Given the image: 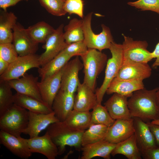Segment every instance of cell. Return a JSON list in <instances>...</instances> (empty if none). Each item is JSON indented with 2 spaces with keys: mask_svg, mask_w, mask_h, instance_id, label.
<instances>
[{
  "mask_svg": "<svg viewBox=\"0 0 159 159\" xmlns=\"http://www.w3.org/2000/svg\"><path fill=\"white\" fill-rule=\"evenodd\" d=\"M157 87L148 90L145 89L134 92L127 100L128 106L132 117H138L147 122L159 118L157 105Z\"/></svg>",
  "mask_w": 159,
  "mask_h": 159,
  "instance_id": "cell-1",
  "label": "cell"
},
{
  "mask_svg": "<svg viewBox=\"0 0 159 159\" xmlns=\"http://www.w3.org/2000/svg\"><path fill=\"white\" fill-rule=\"evenodd\" d=\"M46 129L58 148L59 155L64 153L66 146L77 148L82 147V138L85 130L74 129L68 126L64 121H60L51 124Z\"/></svg>",
  "mask_w": 159,
  "mask_h": 159,
  "instance_id": "cell-2",
  "label": "cell"
},
{
  "mask_svg": "<svg viewBox=\"0 0 159 159\" xmlns=\"http://www.w3.org/2000/svg\"><path fill=\"white\" fill-rule=\"evenodd\" d=\"M81 57L84 69L83 83L95 92L97 78L106 65L107 56L96 49L88 48L87 53Z\"/></svg>",
  "mask_w": 159,
  "mask_h": 159,
  "instance_id": "cell-3",
  "label": "cell"
},
{
  "mask_svg": "<svg viewBox=\"0 0 159 159\" xmlns=\"http://www.w3.org/2000/svg\"><path fill=\"white\" fill-rule=\"evenodd\" d=\"M28 121L29 111L14 103L0 117V130L19 137L26 128Z\"/></svg>",
  "mask_w": 159,
  "mask_h": 159,
  "instance_id": "cell-4",
  "label": "cell"
},
{
  "mask_svg": "<svg viewBox=\"0 0 159 159\" xmlns=\"http://www.w3.org/2000/svg\"><path fill=\"white\" fill-rule=\"evenodd\" d=\"M92 12L88 13L83 19L82 28L83 41L88 48L102 51L109 49L113 39L109 28L104 24L101 25L102 31L99 34H95L91 27Z\"/></svg>",
  "mask_w": 159,
  "mask_h": 159,
  "instance_id": "cell-5",
  "label": "cell"
},
{
  "mask_svg": "<svg viewBox=\"0 0 159 159\" xmlns=\"http://www.w3.org/2000/svg\"><path fill=\"white\" fill-rule=\"evenodd\" d=\"M109 49L112 57L107 60L104 81L101 86L95 90L97 104H101L107 88L112 80L117 76L123 61L122 44L113 42Z\"/></svg>",
  "mask_w": 159,
  "mask_h": 159,
  "instance_id": "cell-6",
  "label": "cell"
},
{
  "mask_svg": "<svg viewBox=\"0 0 159 159\" xmlns=\"http://www.w3.org/2000/svg\"><path fill=\"white\" fill-rule=\"evenodd\" d=\"M39 55L36 54L19 56L1 75L0 80L9 81L19 78L31 69L41 67Z\"/></svg>",
  "mask_w": 159,
  "mask_h": 159,
  "instance_id": "cell-7",
  "label": "cell"
},
{
  "mask_svg": "<svg viewBox=\"0 0 159 159\" xmlns=\"http://www.w3.org/2000/svg\"><path fill=\"white\" fill-rule=\"evenodd\" d=\"M124 40L122 45L123 59L148 63L153 57L152 52L147 49L148 46L145 41H135L123 35Z\"/></svg>",
  "mask_w": 159,
  "mask_h": 159,
  "instance_id": "cell-8",
  "label": "cell"
},
{
  "mask_svg": "<svg viewBox=\"0 0 159 159\" xmlns=\"http://www.w3.org/2000/svg\"><path fill=\"white\" fill-rule=\"evenodd\" d=\"M64 25L61 24L48 38L42 48L44 52L39 55L41 67L63 51L67 45L64 36Z\"/></svg>",
  "mask_w": 159,
  "mask_h": 159,
  "instance_id": "cell-9",
  "label": "cell"
},
{
  "mask_svg": "<svg viewBox=\"0 0 159 159\" xmlns=\"http://www.w3.org/2000/svg\"><path fill=\"white\" fill-rule=\"evenodd\" d=\"M13 30L12 42L19 56L35 54L39 43L32 39L26 29L17 22Z\"/></svg>",
  "mask_w": 159,
  "mask_h": 159,
  "instance_id": "cell-10",
  "label": "cell"
},
{
  "mask_svg": "<svg viewBox=\"0 0 159 159\" xmlns=\"http://www.w3.org/2000/svg\"><path fill=\"white\" fill-rule=\"evenodd\" d=\"M32 153L42 154L48 159H55L59 155L58 148L47 132L43 136L25 139L20 137Z\"/></svg>",
  "mask_w": 159,
  "mask_h": 159,
  "instance_id": "cell-11",
  "label": "cell"
},
{
  "mask_svg": "<svg viewBox=\"0 0 159 159\" xmlns=\"http://www.w3.org/2000/svg\"><path fill=\"white\" fill-rule=\"evenodd\" d=\"M83 67V63L78 56L68 62L64 67L60 89L71 94H74L80 82L78 73Z\"/></svg>",
  "mask_w": 159,
  "mask_h": 159,
  "instance_id": "cell-12",
  "label": "cell"
},
{
  "mask_svg": "<svg viewBox=\"0 0 159 159\" xmlns=\"http://www.w3.org/2000/svg\"><path fill=\"white\" fill-rule=\"evenodd\" d=\"M152 69L148 63L123 59L121 68L115 78L121 79L143 81L150 77Z\"/></svg>",
  "mask_w": 159,
  "mask_h": 159,
  "instance_id": "cell-13",
  "label": "cell"
},
{
  "mask_svg": "<svg viewBox=\"0 0 159 159\" xmlns=\"http://www.w3.org/2000/svg\"><path fill=\"white\" fill-rule=\"evenodd\" d=\"M133 118L117 119L108 129L105 140L116 144L134 134Z\"/></svg>",
  "mask_w": 159,
  "mask_h": 159,
  "instance_id": "cell-14",
  "label": "cell"
},
{
  "mask_svg": "<svg viewBox=\"0 0 159 159\" xmlns=\"http://www.w3.org/2000/svg\"><path fill=\"white\" fill-rule=\"evenodd\" d=\"M38 79V77L26 73L19 78L8 81L16 92L43 101L39 88Z\"/></svg>",
  "mask_w": 159,
  "mask_h": 159,
  "instance_id": "cell-15",
  "label": "cell"
},
{
  "mask_svg": "<svg viewBox=\"0 0 159 159\" xmlns=\"http://www.w3.org/2000/svg\"><path fill=\"white\" fill-rule=\"evenodd\" d=\"M28 111V124L23 133L28 135L30 138L39 136L40 133L50 125L59 121L53 111L44 114Z\"/></svg>",
  "mask_w": 159,
  "mask_h": 159,
  "instance_id": "cell-16",
  "label": "cell"
},
{
  "mask_svg": "<svg viewBox=\"0 0 159 159\" xmlns=\"http://www.w3.org/2000/svg\"><path fill=\"white\" fill-rule=\"evenodd\" d=\"M64 66L53 75L38 82L39 88L43 101L51 107L54 99L60 88Z\"/></svg>",
  "mask_w": 159,
  "mask_h": 159,
  "instance_id": "cell-17",
  "label": "cell"
},
{
  "mask_svg": "<svg viewBox=\"0 0 159 159\" xmlns=\"http://www.w3.org/2000/svg\"><path fill=\"white\" fill-rule=\"evenodd\" d=\"M133 118L134 134L137 146L141 154L157 145L154 136L147 123L139 118Z\"/></svg>",
  "mask_w": 159,
  "mask_h": 159,
  "instance_id": "cell-18",
  "label": "cell"
},
{
  "mask_svg": "<svg viewBox=\"0 0 159 159\" xmlns=\"http://www.w3.org/2000/svg\"><path fill=\"white\" fill-rule=\"evenodd\" d=\"M74 94L60 89L53 100L52 108L57 118L64 121L70 112L73 109Z\"/></svg>",
  "mask_w": 159,
  "mask_h": 159,
  "instance_id": "cell-19",
  "label": "cell"
},
{
  "mask_svg": "<svg viewBox=\"0 0 159 159\" xmlns=\"http://www.w3.org/2000/svg\"><path fill=\"white\" fill-rule=\"evenodd\" d=\"M128 97L113 93L104 103L111 117L114 120L132 118L128 106Z\"/></svg>",
  "mask_w": 159,
  "mask_h": 159,
  "instance_id": "cell-20",
  "label": "cell"
},
{
  "mask_svg": "<svg viewBox=\"0 0 159 159\" xmlns=\"http://www.w3.org/2000/svg\"><path fill=\"white\" fill-rule=\"evenodd\" d=\"M20 137H16L0 130V143L14 155L22 159H27L32 156V153Z\"/></svg>",
  "mask_w": 159,
  "mask_h": 159,
  "instance_id": "cell-21",
  "label": "cell"
},
{
  "mask_svg": "<svg viewBox=\"0 0 159 159\" xmlns=\"http://www.w3.org/2000/svg\"><path fill=\"white\" fill-rule=\"evenodd\" d=\"M76 91L73 109L82 111H90L97 104L95 93L83 83L80 82Z\"/></svg>",
  "mask_w": 159,
  "mask_h": 159,
  "instance_id": "cell-22",
  "label": "cell"
},
{
  "mask_svg": "<svg viewBox=\"0 0 159 159\" xmlns=\"http://www.w3.org/2000/svg\"><path fill=\"white\" fill-rule=\"evenodd\" d=\"M144 88L143 80L115 78L110 84L106 93L108 95L117 93L129 98L134 92Z\"/></svg>",
  "mask_w": 159,
  "mask_h": 159,
  "instance_id": "cell-23",
  "label": "cell"
},
{
  "mask_svg": "<svg viewBox=\"0 0 159 159\" xmlns=\"http://www.w3.org/2000/svg\"><path fill=\"white\" fill-rule=\"evenodd\" d=\"M116 144L103 140L93 143L82 146L81 159H91L96 157L105 159L110 158L111 153Z\"/></svg>",
  "mask_w": 159,
  "mask_h": 159,
  "instance_id": "cell-24",
  "label": "cell"
},
{
  "mask_svg": "<svg viewBox=\"0 0 159 159\" xmlns=\"http://www.w3.org/2000/svg\"><path fill=\"white\" fill-rule=\"evenodd\" d=\"M14 103L34 112L48 114L53 112L52 107L43 101L17 92L14 95Z\"/></svg>",
  "mask_w": 159,
  "mask_h": 159,
  "instance_id": "cell-25",
  "label": "cell"
},
{
  "mask_svg": "<svg viewBox=\"0 0 159 159\" xmlns=\"http://www.w3.org/2000/svg\"><path fill=\"white\" fill-rule=\"evenodd\" d=\"M17 20L16 16L13 12L1 10L0 44L12 42L13 29Z\"/></svg>",
  "mask_w": 159,
  "mask_h": 159,
  "instance_id": "cell-26",
  "label": "cell"
},
{
  "mask_svg": "<svg viewBox=\"0 0 159 159\" xmlns=\"http://www.w3.org/2000/svg\"><path fill=\"white\" fill-rule=\"evenodd\" d=\"M72 57L63 50L44 65L38 68L41 80H42L57 72L63 67Z\"/></svg>",
  "mask_w": 159,
  "mask_h": 159,
  "instance_id": "cell-27",
  "label": "cell"
},
{
  "mask_svg": "<svg viewBox=\"0 0 159 159\" xmlns=\"http://www.w3.org/2000/svg\"><path fill=\"white\" fill-rule=\"evenodd\" d=\"M118 154L123 155L128 159L142 158L134 134L127 139L116 144L111 155L114 156Z\"/></svg>",
  "mask_w": 159,
  "mask_h": 159,
  "instance_id": "cell-28",
  "label": "cell"
},
{
  "mask_svg": "<svg viewBox=\"0 0 159 159\" xmlns=\"http://www.w3.org/2000/svg\"><path fill=\"white\" fill-rule=\"evenodd\" d=\"M91 112L73 109L64 121L69 127L74 129L85 131L91 125Z\"/></svg>",
  "mask_w": 159,
  "mask_h": 159,
  "instance_id": "cell-29",
  "label": "cell"
},
{
  "mask_svg": "<svg viewBox=\"0 0 159 159\" xmlns=\"http://www.w3.org/2000/svg\"><path fill=\"white\" fill-rule=\"evenodd\" d=\"M82 25L83 19L74 18L64 26V36L67 44L83 41Z\"/></svg>",
  "mask_w": 159,
  "mask_h": 159,
  "instance_id": "cell-30",
  "label": "cell"
},
{
  "mask_svg": "<svg viewBox=\"0 0 159 159\" xmlns=\"http://www.w3.org/2000/svg\"><path fill=\"white\" fill-rule=\"evenodd\" d=\"M108 129V127L104 125L91 124L83 132L82 139V146L104 140Z\"/></svg>",
  "mask_w": 159,
  "mask_h": 159,
  "instance_id": "cell-31",
  "label": "cell"
},
{
  "mask_svg": "<svg viewBox=\"0 0 159 159\" xmlns=\"http://www.w3.org/2000/svg\"><path fill=\"white\" fill-rule=\"evenodd\" d=\"M32 39L38 43H44L55 29L47 23L40 21L26 29Z\"/></svg>",
  "mask_w": 159,
  "mask_h": 159,
  "instance_id": "cell-32",
  "label": "cell"
},
{
  "mask_svg": "<svg viewBox=\"0 0 159 159\" xmlns=\"http://www.w3.org/2000/svg\"><path fill=\"white\" fill-rule=\"evenodd\" d=\"M12 89L8 81L0 80V117L14 103Z\"/></svg>",
  "mask_w": 159,
  "mask_h": 159,
  "instance_id": "cell-33",
  "label": "cell"
},
{
  "mask_svg": "<svg viewBox=\"0 0 159 159\" xmlns=\"http://www.w3.org/2000/svg\"><path fill=\"white\" fill-rule=\"evenodd\" d=\"M91 114V125L102 124L109 127L115 121L111 117L105 107L101 104H97L92 109Z\"/></svg>",
  "mask_w": 159,
  "mask_h": 159,
  "instance_id": "cell-34",
  "label": "cell"
},
{
  "mask_svg": "<svg viewBox=\"0 0 159 159\" xmlns=\"http://www.w3.org/2000/svg\"><path fill=\"white\" fill-rule=\"evenodd\" d=\"M40 4L51 14L57 16L64 15L67 13L64 9L62 0H39Z\"/></svg>",
  "mask_w": 159,
  "mask_h": 159,
  "instance_id": "cell-35",
  "label": "cell"
},
{
  "mask_svg": "<svg viewBox=\"0 0 159 159\" xmlns=\"http://www.w3.org/2000/svg\"><path fill=\"white\" fill-rule=\"evenodd\" d=\"M127 4L141 11H150L159 14V0H138Z\"/></svg>",
  "mask_w": 159,
  "mask_h": 159,
  "instance_id": "cell-36",
  "label": "cell"
},
{
  "mask_svg": "<svg viewBox=\"0 0 159 159\" xmlns=\"http://www.w3.org/2000/svg\"><path fill=\"white\" fill-rule=\"evenodd\" d=\"M84 3L82 0H66L63 8L67 13L75 14L82 19L84 18Z\"/></svg>",
  "mask_w": 159,
  "mask_h": 159,
  "instance_id": "cell-37",
  "label": "cell"
},
{
  "mask_svg": "<svg viewBox=\"0 0 159 159\" xmlns=\"http://www.w3.org/2000/svg\"><path fill=\"white\" fill-rule=\"evenodd\" d=\"M19 56L12 43L0 44V57L9 63Z\"/></svg>",
  "mask_w": 159,
  "mask_h": 159,
  "instance_id": "cell-38",
  "label": "cell"
},
{
  "mask_svg": "<svg viewBox=\"0 0 159 159\" xmlns=\"http://www.w3.org/2000/svg\"><path fill=\"white\" fill-rule=\"evenodd\" d=\"M88 49L83 41L67 44L63 51L72 57L74 56L81 57L87 53Z\"/></svg>",
  "mask_w": 159,
  "mask_h": 159,
  "instance_id": "cell-39",
  "label": "cell"
},
{
  "mask_svg": "<svg viewBox=\"0 0 159 159\" xmlns=\"http://www.w3.org/2000/svg\"><path fill=\"white\" fill-rule=\"evenodd\" d=\"M142 157L145 159H159V147L156 146L141 153Z\"/></svg>",
  "mask_w": 159,
  "mask_h": 159,
  "instance_id": "cell-40",
  "label": "cell"
},
{
  "mask_svg": "<svg viewBox=\"0 0 159 159\" xmlns=\"http://www.w3.org/2000/svg\"><path fill=\"white\" fill-rule=\"evenodd\" d=\"M147 123L154 136L157 146L159 147V125L152 124L150 122Z\"/></svg>",
  "mask_w": 159,
  "mask_h": 159,
  "instance_id": "cell-41",
  "label": "cell"
},
{
  "mask_svg": "<svg viewBox=\"0 0 159 159\" xmlns=\"http://www.w3.org/2000/svg\"><path fill=\"white\" fill-rule=\"evenodd\" d=\"M23 0H0V7L3 10L7 11V8L16 5Z\"/></svg>",
  "mask_w": 159,
  "mask_h": 159,
  "instance_id": "cell-42",
  "label": "cell"
},
{
  "mask_svg": "<svg viewBox=\"0 0 159 159\" xmlns=\"http://www.w3.org/2000/svg\"><path fill=\"white\" fill-rule=\"evenodd\" d=\"M152 53L153 58H155V61L152 65V67L154 69H156L159 66V42L156 45Z\"/></svg>",
  "mask_w": 159,
  "mask_h": 159,
  "instance_id": "cell-43",
  "label": "cell"
},
{
  "mask_svg": "<svg viewBox=\"0 0 159 159\" xmlns=\"http://www.w3.org/2000/svg\"><path fill=\"white\" fill-rule=\"evenodd\" d=\"M9 64L0 57V75L2 74L6 70Z\"/></svg>",
  "mask_w": 159,
  "mask_h": 159,
  "instance_id": "cell-44",
  "label": "cell"
},
{
  "mask_svg": "<svg viewBox=\"0 0 159 159\" xmlns=\"http://www.w3.org/2000/svg\"><path fill=\"white\" fill-rule=\"evenodd\" d=\"M156 101L157 105L159 111V89L157 91L156 93Z\"/></svg>",
  "mask_w": 159,
  "mask_h": 159,
  "instance_id": "cell-45",
  "label": "cell"
},
{
  "mask_svg": "<svg viewBox=\"0 0 159 159\" xmlns=\"http://www.w3.org/2000/svg\"><path fill=\"white\" fill-rule=\"evenodd\" d=\"M150 122L153 124L159 125V118L156 120H152Z\"/></svg>",
  "mask_w": 159,
  "mask_h": 159,
  "instance_id": "cell-46",
  "label": "cell"
},
{
  "mask_svg": "<svg viewBox=\"0 0 159 159\" xmlns=\"http://www.w3.org/2000/svg\"><path fill=\"white\" fill-rule=\"evenodd\" d=\"M63 1H64V2L65 1H66V0H62Z\"/></svg>",
  "mask_w": 159,
  "mask_h": 159,
  "instance_id": "cell-47",
  "label": "cell"
},
{
  "mask_svg": "<svg viewBox=\"0 0 159 159\" xmlns=\"http://www.w3.org/2000/svg\"><path fill=\"white\" fill-rule=\"evenodd\" d=\"M25 0V1H28L29 0Z\"/></svg>",
  "mask_w": 159,
  "mask_h": 159,
  "instance_id": "cell-48",
  "label": "cell"
}]
</instances>
